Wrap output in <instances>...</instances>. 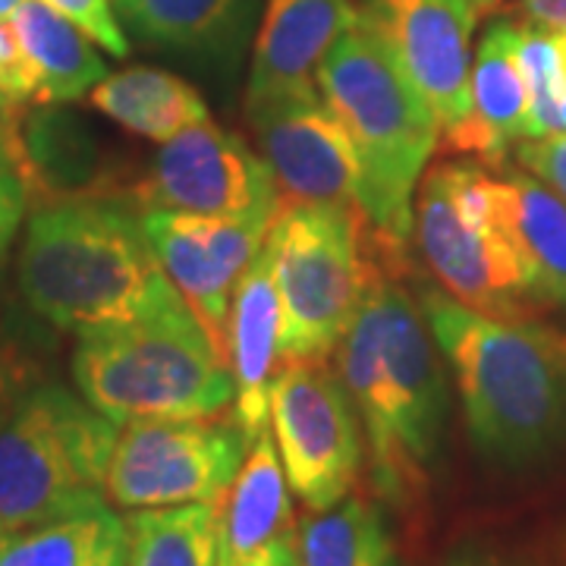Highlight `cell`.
<instances>
[{
	"mask_svg": "<svg viewBox=\"0 0 566 566\" xmlns=\"http://www.w3.org/2000/svg\"><path fill=\"white\" fill-rule=\"evenodd\" d=\"M419 303L457 378L475 453L510 475L564 460L566 334L535 322L485 318L441 286H422Z\"/></svg>",
	"mask_w": 566,
	"mask_h": 566,
	"instance_id": "obj_1",
	"label": "cell"
},
{
	"mask_svg": "<svg viewBox=\"0 0 566 566\" xmlns=\"http://www.w3.org/2000/svg\"><path fill=\"white\" fill-rule=\"evenodd\" d=\"M337 365L365 428L375 491L387 504L409 506L441 453L447 378L422 308L400 283L371 281Z\"/></svg>",
	"mask_w": 566,
	"mask_h": 566,
	"instance_id": "obj_2",
	"label": "cell"
},
{
	"mask_svg": "<svg viewBox=\"0 0 566 566\" xmlns=\"http://www.w3.org/2000/svg\"><path fill=\"white\" fill-rule=\"evenodd\" d=\"M17 281L39 318L80 337L186 305L145 233L142 208L92 192L44 202L29 218Z\"/></svg>",
	"mask_w": 566,
	"mask_h": 566,
	"instance_id": "obj_3",
	"label": "cell"
},
{
	"mask_svg": "<svg viewBox=\"0 0 566 566\" xmlns=\"http://www.w3.org/2000/svg\"><path fill=\"white\" fill-rule=\"evenodd\" d=\"M315 85L356 145L365 218L387 243V252L403 259L416 186L441 142V123L363 10L327 51Z\"/></svg>",
	"mask_w": 566,
	"mask_h": 566,
	"instance_id": "obj_4",
	"label": "cell"
},
{
	"mask_svg": "<svg viewBox=\"0 0 566 566\" xmlns=\"http://www.w3.org/2000/svg\"><path fill=\"white\" fill-rule=\"evenodd\" d=\"M73 381L117 424L221 416L237 400L230 363L186 305L82 334L73 349Z\"/></svg>",
	"mask_w": 566,
	"mask_h": 566,
	"instance_id": "obj_5",
	"label": "cell"
},
{
	"mask_svg": "<svg viewBox=\"0 0 566 566\" xmlns=\"http://www.w3.org/2000/svg\"><path fill=\"white\" fill-rule=\"evenodd\" d=\"M120 424L57 381H39L0 419V523L10 532L107 504Z\"/></svg>",
	"mask_w": 566,
	"mask_h": 566,
	"instance_id": "obj_6",
	"label": "cell"
},
{
	"mask_svg": "<svg viewBox=\"0 0 566 566\" xmlns=\"http://www.w3.org/2000/svg\"><path fill=\"white\" fill-rule=\"evenodd\" d=\"M412 230L431 277L465 308L494 322H532L542 303L497 218L494 177L472 161L428 170Z\"/></svg>",
	"mask_w": 566,
	"mask_h": 566,
	"instance_id": "obj_7",
	"label": "cell"
},
{
	"mask_svg": "<svg viewBox=\"0 0 566 566\" xmlns=\"http://www.w3.org/2000/svg\"><path fill=\"white\" fill-rule=\"evenodd\" d=\"M365 218L356 205H296L268 233L281 293V359H327L378 277L365 255Z\"/></svg>",
	"mask_w": 566,
	"mask_h": 566,
	"instance_id": "obj_8",
	"label": "cell"
},
{
	"mask_svg": "<svg viewBox=\"0 0 566 566\" xmlns=\"http://www.w3.org/2000/svg\"><path fill=\"white\" fill-rule=\"evenodd\" d=\"M237 419H136L107 465V501L123 510L221 501L249 453Z\"/></svg>",
	"mask_w": 566,
	"mask_h": 566,
	"instance_id": "obj_9",
	"label": "cell"
},
{
	"mask_svg": "<svg viewBox=\"0 0 566 566\" xmlns=\"http://www.w3.org/2000/svg\"><path fill=\"white\" fill-rule=\"evenodd\" d=\"M271 422L290 491L308 510L340 504L365 463L356 403L324 359L286 363L271 385Z\"/></svg>",
	"mask_w": 566,
	"mask_h": 566,
	"instance_id": "obj_10",
	"label": "cell"
},
{
	"mask_svg": "<svg viewBox=\"0 0 566 566\" xmlns=\"http://www.w3.org/2000/svg\"><path fill=\"white\" fill-rule=\"evenodd\" d=\"M142 211H180L205 218H274L277 180L240 136L211 120L161 142L139 186Z\"/></svg>",
	"mask_w": 566,
	"mask_h": 566,
	"instance_id": "obj_11",
	"label": "cell"
},
{
	"mask_svg": "<svg viewBox=\"0 0 566 566\" xmlns=\"http://www.w3.org/2000/svg\"><path fill=\"white\" fill-rule=\"evenodd\" d=\"M145 233L186 308L227 359L233 293L268 243L274 218H205L180 211H142Z\"/></svg>",
	"mask_w": 566,
	"mask_h": 566,
	"instance_id": "obj_12",
	"label": "cell"
},
{
	"mask_svg": "<svg viewBox=\"0 0 566 566\" xmlns=\"http://www.w3.org/2000/svg\"><path fill=\"white\" fill-rule=\"evenodd\" d=\"M281 211L296 205H359V155L349 129L318 88L249 107ZM277 211V214H281Z\"/></svg>",
	"mask_w": 566,
	"mask_h": 566,
	"instance_id": "obj_13",
	"label": "cell"
},
{
	"mask_svg": "<svg viewBox=\"0 0 566 566\" xmlns=\"http://www.w3.org/2000/svg\"><path fill=\"white\" fill-rule=\"evenodd\" d=\"M365 17L381 32L406 73L431 104L441 133L472 111V0H365Z\"/></svg>",
	"mask_w": 566,
	"mask_h": 566,
	"instance_id": "obj_14",
	"label": "cell"
},
{
	"mask_svg": "<svg viewBox=\"0 0 566 566\" xmlns=\"http://www.w3.org/2000/svg\"><path fill=\"white\" fill-rule=\"evenodd\" d=\"M356 20L359 10L349 0H268L252 51L245 107L318 88V66Z\"/></svg>",
	"mask_w": 566,
	"mask_h": 566,
	"instance_id": "obj_15",
	"label": "cell"
},
{
	"mask_svg": "<svg viewBox=\"0 0 566 566\" xmlns=\"http://www.w3.org/2000/svg\"><path fill=\"white\" fill-rule=\"evenodd\" d=\"M281 324L283 308L274 281V252L264 243L233 293L227 324V363L237 385L233 419L243 428L249 444L264 434L271 422V385L281 356Z\"/></svg>",
	"mask_w": 566,
	"mask_h": 566,
	"instance_id": "obj_16",
	"label": "cell"
},
{
	"mask_svg": "<svg viewBox=\"0 0 566 566\" xmlns=\"http://www.w3.org/2000/svg\"><path fill=\"white\" fill-rule=\"evenodd\" d=\"M472 111L457 129L441 133L447 155L501 161L513 142L528 139V88L520 70V25L494 20L472 63Z\"/></svg>",
	"mask_w": 566,
	"mask_h": 566,
	"instance_id": "obj_17",
	"label": "cell"
},
{
	"mask_svg": "<svg viewBox=\"0 0 566 566\" xmlns=\"http://www.w3.org/2000/svg\"><path fill=\"white\" fill-rule=\"evenodd\" d=\"M497 218L542 305L566 308V199L528 174L494 177Z\"/></svg>",
	"mask_w": 566,
	"mask_h": 566,
	"instance_id": "obj_18",
	"label": "cell"
},
{
	"mask_svg": "<svg viewBox=\"0 0 566 566\" xmlns=\"http://www.w3.org/2000/svg\"><path fill=\"white\" fill-rule=\"evenodd\" d=\"M221 504L218 566H237L268 542L293 532L290 482L274 431H264L252 441L243 469L223 491Z\"/></svg>",
	"mask_w": 566,
	"mask_h": 566,
	"instance_id": "obj_19",
	"label": "cell"
},
{
	"mask_svg": "<svg viewBox=\"0 0 566 566\" xmlns=\"http://www.w3.org/2000/svg\"><path fill=\"white\" fill-rule=\"evenodd\" d=\"M111 7L145 44L230 57L245 41L259 0H111Z\"/></svg>",
	"mask_w": 566,
	"mask_h": 566,
	"instance_id": "obj_20",
	"label": "cell"
},
{
	"mask_svg": "<svg viewBox=\"0 0 566 566\" xmlns=\"http://www.w3.org/2000/svg\"><path fill=\"white\" fill-rule=\"evenodd\" d=\"M10 25L39 73V104L76 102L107 80L95 41L44 0H22L10 13Z\"/></svg>",
	"mask_w": 566,
	"mask_h": 566,
	"instance_id": "obj_21",
	"label": "cell"
},
{
	"mask_svg": "<svg viewBox=\"0 0 566 566\" xmlns=\"http://www.w3.org/2000/svg\"><path fill=\"white\" fill-rule=\"evenodd\" d=\"M92 104L104 117L151 142H167L208 120L205 98L180 76L155 66H133L92 88Z\"/></svg>",
	"mask_w": 566,
	"mask_h": 566,
	"instance_id": "obj_22",
	"label": "cell"
},
{
	"mask_svg": "<svg viewBox=\"0 0 566 566\" xmlns=\"http://www.w3.org/2000/svg\"><path fill=\"white\" fill-rule=\"evenodd\" d=\"M13 142L29 189L48 192V202L88 196L98 180V142L70 111L39 107Z\"/></svg>",
	"mask_w": 566,
	"mask_h": 566,
	"instance_id": "obj_23",
	"label": "cell"
},
{
	"mask_svg": "<svg viewBox=\"0 0 566 566\" xmlns=\"http://www.w3.org/2000/svg\"><path fill=\"white\" fill-rule=\"evenodd\" d=\"M126 560L129 528L107 504L10 532L0 542V566H126Z\"/></svg>",
	"mask_w": 566,
	"mask_h": 566,
	"instance_id": "obj_24",
	"label": "cell"
},
{
	"mask_svg": "<svg viewBox=\"0 0 566 566\" xmlns=\"http://www.w3.org/2000/svg\"><path fill=\"white\" fill-rule=\"evenodd\" d=\"M300 566H403L381 506L344 497L300 528Z\"/></svg>",
	"mask_w": 566,
	"mask_h": 566,
	"instance_id": "obj_25",
	"label": "cell"
},
{
	"mask_svg": "<svg viewBox=\"0 0 566 566\" xmlns=\"http://www.w3.org/2000/svg\"><path fill=\"white\" fill-rule=\"evenodd\" d=\"M221 501L136 510L126 566H218Z\"/></svg>",
	"mask_w": 566,
	"mask_h": 566,
	"instance_id": "obj_26",
	"label": "cell"
},
{
	"mask_svg": "<svg viewBox=\"0 0 566 566\" xmlns=\"http://www.w3.org/2000/svg\"><path fill=\"white\" fill-rule=\"evenodd\" d=\"M520 70L528 88V126H532L528 139L564 133L560 104L566 98V76L557 35L535 25L520 29Z\"/></svg>",
	"mask_w": 566,
	"mask_h": 566,
	"instance_id": "obj_27",
	"label": "cell"
},
{
	"mask_svg": "<svg viewBox=\"0 0 566 566\" xmlns=\"http://www.w3.org/2000/svg\"><path fill=\"white\" fill-rule=\"evenodd\" d=\"M39 359L29 353L22 334L7 318L0 303V419L32 385H39Z\"/></svg>",
	"mask_w": 566,
	"mask_h": 566,
	"instance_id": "obj_28",
	"label": "cell"
},
{
	"mask_svg": "<svg viewBox=\"0 0 566 566\" xmlns=\"http://www.w3.org/2000/svg\"><path fill=\"white\" fill-rule=\"evenodd\" d=\"M25 205H29V180L22 174L13 142L3 133V139H0V274L10 259V249L17 243L20 223L25 218Z\"/></svg>",
	"mask_w": 566,
	"mask_h": 566,
	"instance_id": "obj_29",
	"label": "cell"
},
{
	"mask_svg": "<svg viewBox=\"0 0 566 566\" xmlns=\"http://www.w3.org/2000/svg\"><path fill=\"white\" fill-rule=\"evenodd\" d=\"M70 22H76L88 39L104 48L111 57L129 54V39L123 32L120 20L111 7V0H44Z\"/></svg>",
	"mask_w": 566,
	"mask_h": 566,
	"instance_id": "obj_30",
	"label": "cell"
},
{
	"mask_svg": "<svg viewBox=\"0 0 566 566\" xmlns=\"http://www.w3.org/2000/svg\"><path fill=\"white\" fill-rule=\"evenodd\" d=\"M0 102L39 104V73L25 57L10 20H0Z\"/></svg>",
	"mask_w": 566,
	"mask_h": 566,
	"instance_id": "obj_31",
	"label": "cell"
},
{
	"mask_svg": "<svg viewBox=\"0 0 566 566\" xmlns=\"http://www.w3.org/2000/svg\"><path fill=\"white\" fill-rule=\"evenodd\" d=\"M520 164L526 167L532 177L547 182L560 199H566V136L554 133V136H542L526 145H520L516 151Z\"/></svg>",
	"mask_w": 566,
	"mask_h": 566,
	"instance_id": "obj_32",
	"label": "cell"
},
{
	"mask_svg": "<svg viewBox=\"0 0 566 566\" xmlns=\"http://www.w3.org/2000/svg\"><path fill=\"white\" fill-rule=\"evenodd\" d=\"M520 7L535 29H545L554 35L566 32V0H520Z\"/></svg>",
	"mask_w": 566,
	"mask_h": 566,
	"instance_id": "obj_33",
	"label": "cell"
},
{
	"mask_svg": "<svg viewBox=\"0 0 566 566\" xmlns=\"http://www.w3.org/2000/svg\"><path fill=\"white\" fill-rule=\"evenodd\" d=\"M237 566H300V551H296L293 532L274 538V542H268V545L259 547L255 554H249Z\"/></svg>",
	"mask_w": 566,
	"mask_h": 566,
	"instance_id": "obj_34",
	"label": "cell"
},
{
	"mask_svg": "<svg viewBox=\"0 0 566 566\" xmlns=\"http://www.w3.org/2000/svg\"><path fill=\"white\" fill-rule=\"evenodd\" d=\"M444 566H538L520 557V554H506V551H494V547H463L453 557H447Z\"/></svg>",
	"mask_w": 566,
	"mask_h": 566,
	"instance_id": "obj_35",
	"label": "cell"
},
{
	"mask_svg": "<svg viewBox=\"0 0 566 566\" xmlns=\"http://www.w3.org/2000/svg\"><path fill=\"white\" fill-rule=\"evenodd\" d=\"M22 0H0V20H10V13L20 7Z\"/></svg>",
	"mask_w": 566,
	"mask_h": 566,
	"instance_id": "obj_36",
	"label": "cell"
},
{
	"mask_svg": "<svg viewBox=\"0 0 566 566\" xmlns=\"http://www.w3.org/2000/svg\"><path fill=\"white\" fill-rule=\"evenodd\" d=\"M557 48H560V63H564V76H566V32L557 35Z\"/></svg>",
	"mask_w": 566,
	"mask_h": 566,
	"instance_id": "obj_37",
	"label": "cell"
},
{
	"mask_svg": "<svg viewBox=\"0 0 566 566\" xmlns=\"http://www.w3.org/2000/svg\"><path fill=\"white\" fill-rule=\"evenodd\" d=\"M10 107H13V104L0 102V126H3V123H7V117H10Z\"/></svg>",
	"mask_w": 566,
	"mask_h": 566,
	"instance_id": "obj_38",
	"label": "cell"
},
{
	"mask_svg": "<svg viewBox=\"0 0 566 566\" xmlns=\"http://www.w3.org/2000/svg\"><path fill=\"white\" fill-rule=\"evenodd\" d=\"M560 126H564V133H566V98L564 104H560Z\"/></svg>",
	"mask_w": 566,
	"mask_h": 566,
	"instance_id": "obj_39",
	"label": "cell"
},
{
	"mask_svg": "<svg viewBox=\"0 0 566 566\" xmlns=\"http://www.w3.org/2000/svg\"><path fill=\"white\" fill-rule=\"evenodd\" d=\"M7 535H10V528H7V526H3V523H0V542H3Z\"/></svg>",
	"mask_w": 566,
	"mask_h": 566,
	"instance_id": "obj_40",
	"label": "cell"
},
{
	"mask_svg": "<svg viewBox=\"0 0 566 566\" xmlns=\"http://www.w3.org/2000/svg\"><path fill=\"white\" fill-rule=\"evenodd\" d=\"M475 7H488V3H494V0H472Z\"/></svg>",
	"mask_w": 566,
	"mask_h": 566,
	"instance_id": "obj_41",
	"label": "cell"
}]
</instances>
